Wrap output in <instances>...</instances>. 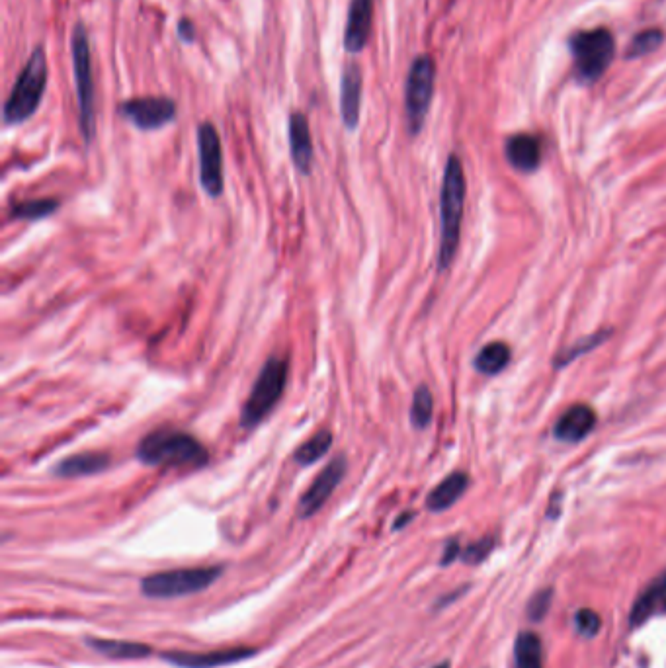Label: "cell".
Wrapping results in <instances>:
<instances>
[{"label":"cell","mask_w":666,"mask_h":668,"mask_svg":"<svg viewBox=\"0 0 666 668\" xmlns=\"http://www.w3.org/2000/svg\"><path fill=\"white\" fill-rule=\"evenodd\" d=\"M88 647L96 653L116 659V661H137L151 655V647L135 641H114V639H88Z\"/></svg>","instance_id":"obj_21"},{"label":"cell","mask_w":666,"mask_h":668,"mask_svg":"<svg viewBox=\"0 0 666 668\" xmlns=\"http://www.w3.org/2000/svg\"><path fill=\"white\" fill-rule=\"evenodd\" d=\"M569 49L575 59V77L583 84H592L612 65L616 42L606 28H596L573 34L569 40Z\"/></svg>","instance_id":"obj_6"},{"label":"cell","mask_w":666,"mask_h":668,"mask_svg":"<svg viewBox=\"0 0 666 668\" xmlns=\"http://www.w3.org/2000/svg\"><path fill=\"white\" fill-rule=\"evenodd\" d=\"M47 75H49L47 57L42 45H38L28 57L24 69L20 71L4 102L2 120L6 126H20L38 112L47 86Z\"/></svg>","instance_id":"obj_3"},{"label":"cell","mask_w":666,"mask_h":668,"mask_svg":"<svg viewBox=\"0 0 666 668\" xmlns=\"http://www.w3.org/2000/svg\"><path fill=\"white\" fill-rule=\"evenodd\" d=\"M493 547H495L493 538H483V540H479V542L467 545V547L461 551V559H463L465 563H469V565H479V563H483V561L489 557V553L493 551Z\"/></svg>","instance_id":"obj_29"},{"label":"cell","mask_w":666,"mask_h":668,"mask_svg":"<svg viewBox=\"0 0 666 668\" xmlns=\"http://www.w3.org/2000/svg\"><path fill=\"white\" fill-rule=\"evenodd\" d=\"M290 153L295 168L303 174L309 176L313 170V159H315V149H313V139H311V129L307 116L301 112H293L290 116Z\"/></svg>","instance_id":"obj_16"},{"label":"cell","mask_w":666,"mask_h":668,"mask_svg":"<svg viewBox=\"0 0 666 668\" xmlns=\"http://www.w3.org/2000/svg\"><path fill=\"white\" fill-rule=\"evenodd\" d=\"M510 362V348L504 342H491L481 348L475 358V368L483 376H497Z\"/></svg>","instance_id":"obj_24"},{"label":"cell","mask_w":666,"mask_h":668,"mask_svg":"<svg viewBox=\"0 0 666 668\" xmlns=\"http://www.w3.org/2000/svg\"><path fill=\"white\" fill-rule=\"evenodd\" d=\"M666 598V571H663L651 585L647 586L639 598L635 600L633 608H631V616L629 622L631 626H641L647 618H651L661 604L665 602Z\"/></svg>","instance_id":"obj_20"},{"label":"cell","mask_w":666,"mask_h":668,"mask_svg":"<svg viewBox=\"0 0 666 668\" xmlns=\"http://www.w3.org/2000/svg\"><path fill=\"white\" fill-rule=\"evenodd\" d=\"M252 647H231L211 653H165V661L182 668H217L235 665L254 657Z\"/></svg>","instance_id":"obj_14"},{"label":"cell","mask_w":666,"mask_h":668,"mask_svg":"<svg viewBox=\"0 0 666 668\" xmlns=\"http://www.w3.org/2000/svg\"><path fill=\"white\" fill-rule=\"evenodd\" d=\"M333 432L329 428H323L319 430L317 434H313L309 440H305L295 452H293V461L297 465H313L319 460H323L331 448H333Z\"/></svg>","instance_id":"obj_22"},{"label":"cell","mask_w":666,"mask_h":668,"mask_svg":"<svg viewBox=\"0 0 666 668\" xmlns=\"http://www.w3.org/2000/svg\"><path fill=\"white\" fill-rule=\"evenodd\" d=\"M110 456L104 452H83L69 456L65 460L59 461L53 467V475L63 477V479H77V477H90L104 473L110 467Z\"/></svg>","instance_id":"obj_18"},{"label":"cell","mask_w":666,"mask_h":668,"mask_svg":"<svg viewBox=\"0 0 666 668\" xmlns=\"http://www.w3.org/2000/svg\"><path fill=\"white\" fill-rule=\"evenodd\" d=\"M575 624H577V629L581 631V635H584V637H594V635H598V631H600V627H602L600 616H598L594 610H588V608H584V610H581V612L577 614Z\"/></svg>","instance_id":"obj_31"},{"label":"cell","mask_w":666,"mask_h":668,"mask_svg":"<svg viewBox=\"0 0 666 668\" xmlns=\"http://www.w3.org/2000/svg\"><path fill=\"white\" fill-rule=\"evenodd\" d=\"M290 377V364L286 358L272 356L262 366L256 377L249 399L241 411V428L254 430L282 401Z\"/></svg>","instance_id":"obj_4"},{"label":"cell","mask_w":666,"mask_h":668,"mask_svg":"<svg viewBox=\"0 0 666 668\" xmlns=\"http://www.w3.org/2000/svg\"><path fill=\"white\" fill-rule=\"evenodd\" d=\"M514 667L543 668L542 639L534 631H524L518 635L514 645Z\"/></svg>","instance_id":"obj_23"},{"label":"cell","mask_w":666,"mask_h":668,"mask_svg":"<svg viewBox=\"0 0 666 668\" xmlns=\"http://www.w3.org/2000/svg\"><path fill=\"white\" fill-rule=\"evenodd\" d=\"M120 116L141 131H155L176 120V102L165 96L131 98L118 106Z\"/></svg>","instance_id":"obj_10"},{"label":"cell","mask_w":666,"mask_h":668,"mask_svg":"<svg viewBox=\"0 0 666 668\" xmlns=\"http://www.w3.org/2000/svg\"><path fill=\"white\" fill-rule=\"evenodd\" d=\"M458 555H461V549H459V543L456 540L446 545V551H444V557H442V565H450Z\"/></svg>","instance_id":"obj_33"},{"label":"cell","mask_w":666,"mask_h":668,"mask_svg":"<svg viewBox=\"0 0 666 668\" xmlns=\"http://www.w3.org/2000/svg\"><path fill=\"white\" fill-rule=\"evenodd\" d=\"M135 458L151 467L200 469L208 465L209 452L192 434L165 426L149 432L139 442Z\"/></svg>","instance_id":"obj_1"},{"label":"cell","mask_w":666,"mask_h":668,"mask_svg":"<svg viewBox=\"0 0 666 668\" xmlns=\"http://www.w3.org/2000/svg\"><path fill=\"white\" fill-rule=\"evenodd\" d=\"M346 471H348L346 456L338 454L336 458L329 461V465L313 479L309 489L303 493V497L297 502V516L301 520H307V518L315 516L333 497L336 487L346 477Z\"/></svg>","instance_id":"obj_11"},{"label":"cell","mask_w":666,"mask_h":668,"mask_svg":"<svg viewBox=\"0 0 666 668\" xmlns=\"http://www.w3.org/2000/svg\"><path fill=\"white\" fill-rule=\"evenodd\" d=\"M59 209V202L53 198H43V200H28L22 204H16L10 209V217L18 221H38L43 217L53 215Z\"/></svg>","instance_id":"obj_25"},{"label":"cell","mask_w":666,"mask_h":668,"mask_svg":"<svg viewBox=\"0 0 666 668\" xmlns=\"http://www.w3.org/2000/svg\"><path fill=\"white\" fill-rule=\"evenodd\" d=\"M374 24V0H350L346 28H344V49L352 55L364 51L372 36Z\"/></svg>","instance_id":"obj_13"},{"label":"cell","mask_w":666,"mask_h":668,"mask_svg":"<svg viewBox=\"0 0 666 668\" xmlns=\"http://www.w3.org/2000/svg\"><path fill=\"white\" fill-rule=\"evenodd\" d=\"M434 415V397L430 389L422 383L418 385L415 395H413V405H411V424L417 430H424Z\"/></svg>","instance_id":"obj_27"},{"label":"cell","mask_w":666,"mask_h":668,"mask_svg":"<svg viewBox=\"0 0 666 668\" xmlns=\"http://www.w3.org/2000/svg\"><path fill=\"white\" fill-rule=\"evenodd\" d=\"M506 159L520 172H534L542 161L540 141L530 133H516L506 141Z\"/></svg>","instance_id":"obj_17"},{"label":"cell","mask_w":666,"mask_h":668,"mask_svg":"<svg viewBox=\"0 0 666 668\" xmlns=\"http://www.w3.org/2000/svg\"><path fill=\"white\" fill-rule=\"evenodd\" d=\"M176 34H178V40L186 45L196 42V26L190 18H182L178 24H176Z\"/></svg>","instance_id":"obj_32"},{"label":"cell","mask_w":666,"mask_h":668,"mask_svg":"<svg viewBox=\"0 0 666 668\" xmlns=\"http://www.w3.org/2000/svg\"><path fill=\"white\" fill-rule=\"evenodd\" d=\"M198 157H200V184L209 198H219L225 188L223 178V147L221 137L213 124L198 126Z\"/></svg>","instance_id":"obj_9"},{"label":"cell","mask_w":666,"mask_h":668,"mask_svg":"<svg viewBox=\"0 0 666 668\" xmlns=\"http://www.w3.org/2000/svg\"><path fill=\"white\" fill-rule=\"evenodd\" d=\"M608 336H610V331H598V333L584 336V338H581L577 344L565 348V350L553 360V366H555V368H565V366H569V364L575 362L579 356L592 352V350H594L598 344H602Z\"/></svg>","instance_id":"obj_26"},{"label":"cell","mask_w":666,"mask_h":668,"mask_svg":"<svg viewBox=\"0 0 666 668\" xmlns=\"http://www.w3.org/2000/svg\"><path fill=\"white\" fill-rule=\"evenodd\" d=\"M551 598H553V592L549 588L545 590H540L532 600H530V606H528V616L532 622H540L545 618L549 606H551Z\"/></svg>","instance_id":"obj_30"},{"label":"cell","mask_w":666,"mask_h":668,"mask_svg":"<svg viewBox=\"0 0 666 668\" xmlns=\"http://www.w3.org/2000/svg\"><path fill=\"white\" fill-rule=\"evenodd\" d=\"M364 96V75L360 65L346 63L340 77V118L348 131H354L360 124Z\"/></svg>","instance_id":"obj_12"},{"label":"cell","mask_w":666,"mask_h":668,"mask_svg":"<svg viewBox=\"0 0 666 668\" xmlns=\"http://www.w3.org/2000/svg\"><path fill=\"white\" fill-rule=\"evenodd\" d=\"M223 573V567H190V569H172L165 573L149 575L141 581V592L147 598H180L188 594L202 592L213 585Z\"/></svg>","instance_id":"obj_7"},{"label":"cell","mask_w":666,"mask_h":668,"mask_svg":"<svg viewBox=\"0 0 666 668\" xmlns=\"http://www.w3.org/2000/svg\"><path fill=\"white\" fill-rule=\"evenodd\" d=\"M436 84V65L430 55H418L413 61L405 83V114L411 135L424 127Z\"/></svg>","instance_id":"obj_8"},{"label":"cell","mask_w":666,"mask_h":668,"mask_svg":"<svg viewBox=\"0 0 666 668\" xmlns=\"http://www.w3.org/2000/svg\"><path fill=\"white\" fill-rule=\"evenodd\" d=\"M413 516H415V514H413V512H405V514H401V516H399V518H397V520H395V524H393V528H395V530H401V528H403V526H407V524H409V522H411V520H413Z\"/></svg>","instance_id":"obj_34"},{"label":"cell","mask_w":666,"mask_h":668,"mask_svg":"<svg viewBox=\"0 0 666 668\" xmlns=\"http://www.w3.org/2000/svg\"><path fill=\"white\" fill-rule=\"evenodd\" d=\"M596 426V413L588 405H573L557 420L553 434L559 442L577 444L584 440Z\"/></svg>","instance_id":"obj_15"},{"label":"cell","mask_w":666,"mask_h":668,"mask_svg":"<svg viewBox=\"0 0 666 668\" xmlns=\"http://www.w3.org/2000/svg\"><path fill=\"white\" fill-rule=\"evenodd\" d=\"M432 668H450V663H440V665H436V667Z\"/></svg>","instance_id":"obj_35"},{"label":"cell","mask_w":666,"mask_h":668,"mask_svg":"<svg viewBox=\"0 0 666 668\" xmlns=\"http://www.w3.org/2000/svg\"><path fill=\"white\" fill-rule=\"evenodd\" d=\"M465 194H467V182L463 165L456 155H450L440 192V249H438L440 272H446L452 266L458 252Z\"/></svg>","instance_id":"obj_2"},{"label":"cell","mask_w":666,"mask_h":668,"mask_svg":"<svg viewBox=\"0 0 666 668\" xmlns=\"http://www.w3.org/2000/svg\"><path fill=\"white\" fill-rule=\"evenodd\" d=\"M469 487V477L463 471H454L440 485H436L426 497V508L430 512H444L452 508L463 497Z\"/></svg>","instance_id":"obj_19"},{"label":"cell","mask_w":666,"mask_h":668,"mask_svg":"<svg viewBox=\"0 0 666 668\" xmlns=\"http://www.w3.org/2000/svg\"><path fill=\"white\" fill-rule=\"evenodd\" d=\"M71 57H73V75L79 100V124L84 143L90 145L96 137V94L92 79V61H90V42L83 22H77L71 36Z\"/></svg>","instance_id":"obj_5"},{"label":"cell","mask_w":666,"mask_h":668,"mask_svg":"<svg viewBox=\"0 0 666 668\" xmlns=\"http://www.w3.org/2000/svg\"><path fill=\"white\" fill-rule=\"evenodd\" d=\"M663 40H665V36H663L661 30H657V28L643 30V32H639V34L631 40L629 47H627L625 57H627V59H639V57H645V55L657 51L659 45L663 43Z\"/></svg>","instance_id":"obj_28"}]
</instances>
